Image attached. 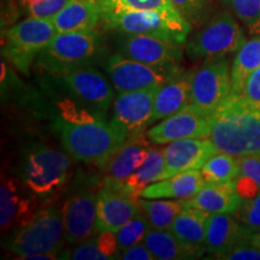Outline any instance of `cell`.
Instances as JSON below:
<instances>
[{"mask_svg":"<svg viewBox=\"0 0 260 260\" xmlns=\"http://www.w3.org/2000/svg\"><path fill=\"white\" fill-rule=\"evenodd\" d=\"M209 139L219 152L234 157L260 154V110L230 94L212 113Z\"/></svg>","mask_w":260,"mask_h":260,"instance_id":"cell-1","label":"cell"},{"mask_svg":"<svg viewBox=\"0 0 260 260\" xmlns=\"http://www.w3.org/2000/svg\"><path fill=\"white\" fill-rule=\"evenodd\" d=\"M64 148L71 157L99 165L125 139L111 124L89 112H63L58 125Z\"/></svg>","mask_w":260,"mask_h":260,"instance_id":"cell-2","label":"cell"},{"mask_svg":"<svg viewBox=\"0 0 260 260\" xmlns=\"http://www.w3.org/2000/svg\"><path fill=\"white\" fill-rule=\"evenodd\" d=\"M104 27L125 34L149 35L186 45L193 25L177 10H140V11L102 12Z\"/></svg>","mask_w":260,"mask_h":260,"instance_id":"cell-3","label":"cell"},{"mask_svg":"<svg viewBox=\"0 0 260 260\" xmlns=\"http://www.w3.org/2000/svg\"><path fill=\"white\" fill-rule=\"evenodd\" d=\"M64 239L63 211L57 205L45 207L16 229L6 242V248L16 259L59 251Z\"/></svg>","mask_w":260,"mask_h":260,"instance_id":"cell-4","label":"cell"},{"mask_svg":"<svg viewBox=\"0 0 260 260\" xmlns=\"http://www.w3.org/2000/svg\"><path fill=\"white\" fill-rule=\"evenodd\" d=\"M99 47L100 39L95 30L57 32L38 56V64L48 73L61 76L69 71L89 67Z\"/></svg>","mask_w":260,"mask_h":260,"instance_id":"cell-5","label":"cell"},{"mask_svg":"<svg viewBox=\"0 0 260 260\" xmlns=\"http://www.w3.org/2000/svg\"><path fill=\"white\" fill-rule=\"evenodd\" d=\"M69 176V155L48 146L35 145L22 162V183L37 198L51 197L67 183Z\"/></svg>","mask_w":260,"mask_h":260,"instance_id":"cell-6","label":"cell"},{"mask_svg":"<svg viewBox=\"0 0 260 260\" xmlns=\"http://www.w3.org/2000/svg\"><path fill=\"white\" fill-rule=\"evenodd\" d=\"M241 27L229 11L218 12L206 21L186 42V53L191 59L225 57L245 44Z\"/></svg>","mask_w":260,"mask_h":260,"instance_id":"cell-7","label":"cell"},{"mask_svg":"<svg viewBox=\"0 0 260 260\" xmlns=\"http://www.w3.org/2000/svg\"><path fill=\"white\" fill-rule=\"evenodd\" d=\"M56 35L53 19L28 17L6 30L3 54L18 70L28 74L35 58Z\"/></svg>","mask_w":260,"mask_h":260,"instance_id":"cell-8","label":"cell"},{"mask_svg":"<svg viewBox=\"0 0 260 260\" xmlns=\"http://www.w3.org/2000/svg\"><path fill=\"white\" fill-rule=\"evenodd\" d=\"M106 71L117 93L161 87L182 74L178 65L153 67L123 56L122 53L109 58Z\"/></svg>","mask_w":260,"mask_h":260,"instance_id":"cell-9","label":"cell"},{"mask_svg":"<svg viewBox=\"0 0 260 260\" xmlns=\"http://www.w3.org/2000/svg\"><path fill=\"white\" fill-rule=\"evenodd\" d=\"M232 93V68L226 57L209 58L191 73V104L213 113Z\"/></svg>","mask_w":260,"mask_h":260,"instance_id":"cell-10","label":"cell"},{"mask_svg":"<svg viewBox=\"0 0 260 260\" xmlns=\"http://www.w3.org/2000/svg\"><path fill=\"white\" fill-rule=\"evenodd\" d=\"M160 87L118 93L112 106L111 124L125 140L142 134L151 124L154 99Z\"/></svg>","mask_w":260,"mask_h":260,"instance_id":"cell-11","label":"cell"},{"mask_svg":"<svg viewBox=\"0 0 260 260\" xmlns=\"http://www.w3.org/2000/svg\"><path fill=\"white\" fill-rule=\"evenodd\" d=\"M212 113L203 111L190 104L182 111L161 119L147 130L146 136L152 144L165 145L184 139L209 138Z\"/></svg>","mask_w":260,"mask_h":260,"instance_id":"cell-12","label":"cell"},{"mask_svg":"<svg viewBox=\"0 0 260 260\" xmlns=\"http://www.w3.org/2000/svg\"><path fill=\"white\" fill-rule=\"evenodd\" d=\"M98 193L81 189L64 201V240L70 245H79L96 233Z\"/></svg>","mask_w":260,"mask_h":260,"instance_id":"cell-13","label":"cell"},{"mask_svg":"<svg viewBox=\"0 0 260 260\" xmlns=\"http://www.w3.org/2000/svg\"><path fill=\"white\" fill-rule=\"evenodd\" d=\"M119 40L123 56L153 67H176L182 59V45L141 34H125Z\"/></svg>","mask_w":260,"mask_h":260,"instance_id":"cell-14","label":"cell"},{"mask_svg":"<svg viewBox=\"0 0 260 260\" xmlns=\"http://www.w3.org/2000/svg\"><path fill=\"white\" fill-rule=\"evenodd\" d=\"M151 141L144 133L126 139L98 167L104 174V183L117 186L132 176L147 157Z\"/></svg>","mask_w":260,"mask_h":260,"instance_id":"cell-15","label":"cell"},{"mask_svg":"<svg viewBox=\"0 0 260 260\" xmlns=\"http://www.w3.org/2000/svg\"><path fill=\"white\" fill-rule=\"evenodd\" d=\"M140 211L141 209L138 198L132 197L118 188L104 184L98 191L96 233L117 234Z\"/></svg>","mask_w":260,"mask_h":260,"instance_id":"cell-16","label":"cell"},{"mask_svg":"<svg viewBox=\"0 0 260 260\" xmlns=\"http://www.w3.org/2000/svg\"><path fill=\"white\" fill-rule=\"evenodd\" d=\"M165 158L164 180L181 172L200 170L211 155L218 152L209 138L184 139L162 148Z\"/></svg>","mask_w":260,"mask_h":260,"instance_id":"cell-17","label":"cell"},{"mask_svg":"<svg viewBox=\"0 0 260 260\" xmlns=\"http://www.w3.org/2000/svg\"><path fill=\"white\" fill-rule=\"evenodd\" d=\"M65 86L81 102L88 104L98 111L106 112L111 106L113 89L109 81L99 71L90 67L69 71L61 75Z\"/></svg>","mask_w":260,"mask_h":260,"instance_id":"cell-18","label":"cell"},{"mask_svg":"<svg viewBox=\"0 0 260 260\" xmlns=\"http://www.w3.org/2000/svg\"><path fill=\"white\" fill-rule=\"evenodd\" d=\"M35 197L23 183L3 178L0 188V225L3 230L19 228L37 213Z\"/></svg>","mask_w":260,"mask_h":260,"instance_id":"cell-19","label":"cell"},{"mask_svg":"<svg viewBox=\"0 0 260 260\" xmlns=\"http://www.w3.org/2000/svg\"><path fill=\"white\" fill-rule=\"evenodd\" d=\"M252 235L253 234L242 226L233 213L210 214L205 248L214 259H218L220 255L251 242Z\"/></svg>","mask_w":260,"mask_h":260,"instance_id":"cell-20","label":"cell"},{"mask_svg":"<svg viewBox=\"0 0 260 260\" xmlns=\"http://www.w3.org/2000/svg\"><path fill=\"white\" fill-rule=\"evenodd\" d=\"M241 201L242 198L236 189L235 182H206L193 198L182 200V203L184 206L195 207L210 214H214L234 213Z\"/></svg>","mask_w":260,"mask_h":260,"instance_id":"cell-21","label":"cell"},{"mask_svg":"<svg viewBox=\"0 0 260 260\" xmlns=\"http://www.w3.org/2000/svg\"><path fill=\"white\" fill-rule=\"evenodd\" d=\"M191 104V73H182L157 90L152 123L182 111Z\"/></svg>","mask_w":260,"mask_h":260,"instance_id":"cell-22","label":"cell"},{"mask_svg":"<svg viewBox=\"0 0 260 260\" xmlns=\"http://www.w3.org/2000/svg\"><path fill=\"white\" fill-rule=\"evenodd\" d=\"M205 183L206 181L204 180L200 170L184 171L149 184L141 191L140 197L146 199L169 198V199L187 200L193 198Z\"/></svg>","mask_w":260,"mask_h":260,"instance_id":"cell-23","label":"cell"},{"mask_svg":"<svg viewBox=\"0 0 260 260\" xmlns=\"http://www.w3.org/2000/svg\"><path fill=\"white\" fill-rule=\"evenodd\" d=\"M102 22V8L98 0H70L53 23L57 32L94 31Z\"/></svg>","mask_w":260,"mask_h":260,"instance_id":"cell-24","label":"cell"},{"mask_svg":"<svg viewBox=\"0 0 260 260\" xmlns=\"http://www.w3.org/2000/svg\"><path fill=\"white\" fill-rule=\"evenodd\" d=\"M144 243L159 260L197 259L206 252L205 247H193L180 241L170 230L149 229Z\"/></svg>","mask_w":260,"mask_h":260,"instance_id":"cell-25","label":"cell"},{"mask_svg":"<svg viewBox=\"0 0 260 260\" xmlns=\"http://www.w3.org/2000/svg\"><path fill=\"white\" fill-rule=\"evenodd\" d=\"M164 152H162V149L160 148L152 147L151 146L147 157H146L145 161L142 162L141 167H140L132 176L126 178L123 183L111 187L118 188V189H121L126 194L132 195V197L139 198L141 191L144 190L146 187L149 186V184L164 180ZM107 186H110V184H107Z\"/></svg>","mask_w":260,"mask_h":260,"instance_id":"cell-26","label":"cell"},{"mask_svg":"<svg viewBox=\"0 0 260 260\" xmlns=\"http://www.w3.org/2000/svg\"><path fill=\"white\" fill-rule=\"evenodd\" d=\"M210 213L195 207L184 206V210L178 214L170 232L182 242L193 247H205L207 222Z\"/></svg>","mask_w":260,"mask_h":260,"instance_id":"cell-27","label":"cell"},{"mask_svg":"<svg viewBox=\"0 0 260 260\" xmlns=\"http://www.w3.org/2000/svg\"><path fill=\"white\" fill-rule=\"evenodd\" d=\"M260 68V37L246 41L237 51L232 67V95H241L246 81Z\"/></svg>","mask_w":260,"mask_h":260,"instance_id":"cell-28","label":"cell"},{"mask_svg":"<svg viewBox=\"0 0 260 260\" xmlns=\"http://www.w3.org/2000/svg\"><path fill=\"white\" fill-rule=\"evenodd\" d=\"M140 209L147 218L151 229L170 230L175 219L182 211L184 205L182 200H161L138 198Z\"/></svg>","mask_w":260,"mask_h":260,"instance_id":"cell-29","label":"cell"},{"mask_svg":"<svg viewBox=\"0 0 260 260\" xmlns=\"http://www.w3.org/2000/svg\"><path fill=\"white\" fill-rule=\"evenodd\" d=\"M204 180L213 183L235 182L240 175L239 159L224 152H216L200 169Z\"/></svg>","mask_w":260,"mask_h":260,"instance_id":"cell-30","label":"cell"},{"mask_svg":"<svg viewBox=\"0 0 260 260\" xmlns=\"http://www.w3.org/2000/svg\"><path fill=\"white\" fill-rule=\"evenodd\" d=\"M151 229L147 218L142 211L133 217L128 223L124 224L116 234L117 247H118V256L125 249L130 248L140 242H144L146 234Z\"/></svg>","mask_w":260,"mask_h":260,"instance_id":"cell-31","label":"cell"},{"mask_svg":"<svg viewBox=\"0 0 260 260\" xmlns=\"http://www.w3.org/2000/svg\"><path fill=\"white\" fill-rule=\"evenodd\" d=\"M251 35H260V0H224Z\"/></svg>","mask_w":260,"mask_h":260,"instance_id":"cell-32","label":"cell"},{"mask_svg":"<svg viewBox=\"0 0 260 260\" xmlns=\"http://www.w3.org/2000/svg\"><path fill=\"white\" fill-rule=\"evenodd\" d=\"M102 12L140 11V10H176L169 0H98Z\"/></svg>","mask_w":260,"mask_h":260,"instance_id":"cell-33","label":"cell"},{"mask_svg":"<svg viewBox=\"0 0 260 260\" xmlns=\"http://www.w3.org/2000/svg\"><path fill=\"white\" fill-rule=\"evenodd\" d=\"M178 14L193 27L206 23L211 10V0H169Z\"/></svg>","mask_w":260,"mask_h":260,"instance_id":"cell-34","label":"cell"},{"mask_svg":"<svg viewBox=\"0 0 260 260\" xmlns=\"http://www.w3.org/2000/svg\"><path fill=\"white\" fill-rule=\"evenodd\" d=\"M233 214L240 224L252 234L258 232L260 229V191L254 197L242 199Z\"/></svg>","mask_w":260,"mask_h":260,"instance_id":"cell-35","label":"cell"},{"mask_svg":"<svg viewBox=\"0 0 260 260\" xmlns=\"http://www.w3.org/2000/svg\"><path fill=\"white\" fill-rule=\"evenodd\" d=\"M64 259L73 260H109L111 259L105 254L98 242V236L89 237L86 241L79 243L74 249L63 253Z\"/></svg>","mask_w":260,"mask_h":260,"instance_id":"cell-36","label":"cell"},{"mask_svg":"<svg viewBox=\"0 0 260 260\" xmlns=\"http://www.w3.org/2000/svg\"><path fill=\"white\" fill-rule=\"evenodd\" d=\"M70 0H39L28 6V17L53 19Z\"/></svg>","mask_w":260,"mask_h":260,"instance_id":"cell-37","label":"cell"},{"mask_svg":"<svg viewBox=\"0 0 260 260\" xmlns=\"http://www.w3.org/2000/svg\"><path fill=\"white\" fill-rule=\"evenodd\" d=\"M239 176L251 180L260 190V154L239 157Z\"/></svg>","mask_w":260,"mask_h":260,"instance_id":"cell-38","label":"cell"},{"mask_svg":"<svg viewBox=\"0 0 260 260\" xmlns=\"http://www.w3.org/2000/svg\"><path fill=\"white\" fill-rule=\"evenodd\" d=\"M239 96H241L248 105L260 110V68L248 77L241 95Z\"/></svg>","mask_w":260,"mask_h":260,"instance_id":"cell-39","label":"cell"},{"mask_svg":"<svg viewBox=\"0 0 260 260\" xmlns=\"http://www.w3.org/2000/svg\"><path fill=\"white\" fill-rule=\"evenodd\" d=\"M222 260H260V249L253 246L251 242L233 249L229 253L220 255Z\"/></svg>","mask_w":260,"mask_h":260,"instance_id":"cell-40","label":"cell"},{"mask_svg":"<svg viewBox=\"0 0 260 260\" xmlns=\"http://www.w3.org/2000/svg\"><path fill=\"white\" fill-rule=\"evenodd\" d=\"M118 259L123 260H155L153 253L148 249V247L144 242H140L130 248L125 249L119 254Z\"/></svg>","mask_w":260,"mask_h":260,"instance_id":"cell-41","label":"cell"},{"mask_svg":"<svg viewBox=\"0 0 260 260\" xmlns=\"http://www.w3.org/2000/svg\"><path fill=\"white\" fill-rule=\"evenodd\" d=\"M251 243H252L253 246L258 247V248L260 249V229L258 230V232H255V233L252 235V237H251Z\"/></svg>","mask_w":260,"mask_h":260,"instance_id":"cell-42","label":"cell"},{"mask_svg":"<svg viewBox=\"0 0 260 260\" xmlns=\"http://www.w3.org/2000/svg\"><path fill=\"white\" fill-rule=\"evenodd\" d=\"M18 4L22 6V8L27 9L29 5L31 4V3H35V2H39V0H17Z\"/></svg>","mask_w":260,"mask_h":260,"instance_id":"cell-43","label":"cell"}]
</instances>
